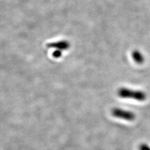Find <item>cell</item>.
I'll use <instances>...</instances> for the list:
<instances>
[{"label":"cell","instance_id":"cell-3","mask_svg":"<svg viewBox=\"0 0 150 150\" xmlns=\"http://www.w3.org/2000/svg\"><path fill=\"white\" fill-rule=\"evenodd\" d=\"M134 62L138 64H142L144 62V57L143 54L138 51H134L132 54Z\"/></svg>","mask_w":150,"mask_h":150},{"label":"cell","instance_id":"cell-4","mask_svg":"<svg viewBox=\"0 0 150 150\" xmlns=\"http://www.w3.org/2000/svg\"><path fill=\"white\" fill-rule=\"evenodd\" d=\"M139 150H150V146L148 144L142 143L139 145Z\"/></svg>","mask_w":150,"mask_h":150},{"label":"cell","instance_id":"cell-1","mask_svg":"<svg viewBox=\"0 0 150 150\" xmlns=\"http://www.w3.org/2000/svg\"><path fill=\"white\" fill-rule=\"evenodd\" d=\"M118 95L122 98L133 99L138 101H144L146 99V94L142 91L133 90L127 88L119 89Z\"/></svg>","mask_w":150,"mask_h":150},{"label":"cell","instance_id":"cell-2","mask_svg":"<svg viewBox=\"0 0 150 150\" xmlns=\"http://www.w3.org/2000/svg\"><path fill=\"white\" fill-rule=\"evenodd\" d=\"M112 115L118 118L123 119L126 121H132L136 118V115L133 112L125 110L121 108H115L112 111Z\"/></svg>","mask_w":150,"mask_h":150}]
</instances>
